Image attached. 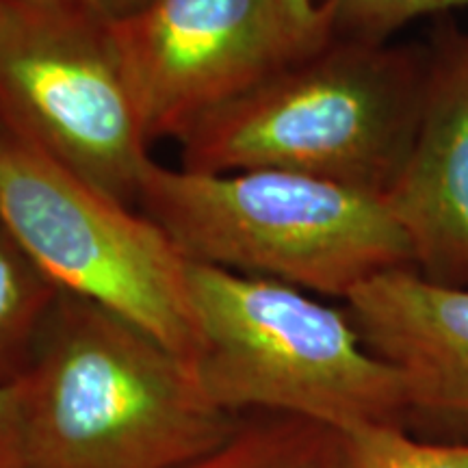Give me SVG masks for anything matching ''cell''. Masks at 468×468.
Wrapping results in <instances>:
<instances>
[{
	"instance_id": "6da1fadb",
	"label": "cell",
	"mask_w": 468,
	"mask_h": 468,
	"mask_svg": "<svg viewBox=\"0 0 468 468\" xmlns=\"http://www.w3.org/2000/svg\"><path fill=\"white\" fill-rule=\"evenodd\" d=\"M25 468H180L239 417L139 325L58 292L20 378Z\"/></svg>"
},
{
	"instance_id": "7a4b0ae2",
	"label": "cell",
	"mask_w": 468,
	"mask_h": 468,
	"mask_svg": "<svg viewBox=\"0 0 468 468\" xmlns=\"http://www.w3.org/2000/svg\"><path fill=\"white\" fill-rule=\"evenodd\" d=\"M430 57L330 37L180 134L183 169H280L384 196L406 167Z\"/></svg>"
},
{
	"instance_id": "3957f363",
	"label": "cell",
	"mask_w": 468,
	"mask_h": 468,
	"mask_svg": "<svg viewBox=\"0 0 468 468\" xmlns=\"http://www.w3.org/2000/svg\"><path fill=\"white\" fill-rule=\"evenodd\" d=\"M191 368L230 417L292 414L343 434L419 423L406 379L362 341L347 308L278 280L189 262Z\"/></svg>"
},
{
	"instance_id": "277c9868",
	"label": "cell",
	"mask_w": 468,
	"mask_h": 468,
	"mask_svg": "<svg viewBox=\"0 0 468 468\" xmlns=\"http://www.w3.org/2000/svg\"><path fill=\"white\" fill-rule=\"evenodd\" d=\"M137 202L186 262L347 297L373 276L414 267L384 196L280 169H145Z\"/></svg>"
},
{
	"instance_id": "5b68a950",
	"label": "cell",
	"mask_w": 468,
	"mask_h": 468,
	"mask_svg": "<svg viewBox=\"0 0 468 468\" xmlns=\"http://www.w3.org/2000/svg\"><path fill=\"white\" fill-rule=\"evenodd\" d=\"M0 124L122 204L148 156L113 22L83 0H0Z\"/></svg>"
},
{
	"instance_id": "8992f818",
	"label": "cell",
	"mask_w": 468,
	"mask_h": 468,
	"mask_svg": "<svg viewBox=\"0 0 468 468\" xmlns=\"http://www.w3.org/2000/svg\"><path fill=\"white\" fill-rule=\"evenodd\" d=\"M0 219L58 291L120 314L191 362L189 262L154 221L11 137L0 150Z\"/></svg>"
},
{
	"instance_id": "52a82bcc",
	"label": "cell",
	"mask_w": 468,
	"mask_h": 468,
	"mask_svg": "<svg viewBox=\"0 0 468 468\" xmlns=\"http://www.w3.org/2000/svg\"><path fill=\"white\" fill-rule=\"evenodd\" d=\"M113 31L148 142L178 139L327 42L297 25L282 0H154Z\"/></svg>"
},
{
	"instance_id": "ba28073f",
	"label": "cell",
	"mask_w": 468,
	"mask_h": 468,
	"mask_svg": "<svg viewBox=\"0 0 468 468\" xmlns=\"http://www.w3.org/2000/svg\"><path fill=\"white\" fill-rule=\"evenodd\" d=\"M386 202L420 276L468 286V35L431 52L417 137Z\"/></svg>"
},
{
	"instance_id": "9c48e42d",
	"label": "cell",
	"mask_w": 468,
	"mask_h": 468,
	"mask_svg": "<svg viewBox=\"0 0 468 468\" xmlns=\"http://www.w3.org/2000/svg\"><path fill=\"white\" fill-rule=\"evenodd\" d=\"M345 308L367 347L406 379L419 423L468 420V286L393 269L360 284Z\"/></svg>"
},
{
	"instance_id": "30bf717a",
	"label": "cell",
	"mask_w": 468,
	"mask_h": 468,
	"mask_svg": "<svg viewBox=\"0 0 468 468\" xmlns=\"http://www.w3.org/2000/svg\"><path fill=\"white\" fill-rule=\"evenodd\" d=\"M180 468H349L341 430L292 414H243L213 449Z\"/></svg>"
},
{
	"instance_id": "8fae6325",
	"label": "cell",
	"mask_w": 468,
	"mask_h": 468,
	"mask_svg": "<svg viewBox=\"0 0 468 468\" xmlns=\"http://www.w3.org/2000/svg\"><path fill=\"white\" fill-rule=\"evenodd\" d=\"M58 292L0 219V388L27 373Z\"/></svg>"
},
{
	"instance_id": "7c38bea8",
	"label": "cell",
	"mask_w": 468,
	"mask_h": 468,
	"mask_svg": "<svg viewBox=\"0 0 468 468\" xmlns=\"http://www.w3.org/2000/svg\"><path fill=\"white\" fill-rule=\"evenodd\" d=\"M345 438L349 468H468V442H427L406 427H360Z\"/></svg>"
},
{
	"instance_id": "4fadbf2b",
	"label": "cell",
	"mask_w": 468,
	"mask_h": 468,
	"mask_svg": "<svg viewBox=\"0 0 468 468\" xmlns=\"http://www.w3.org/2000/svg\"><path fill=\"white\" fill-rule=\"evenodd\" d=\"M468 7V0H319L330 37L386 44L423 16Z\"/></svg>"
},
{
	"instance_id": "5bb4252c",
	"label": "cell",
	"mask_w": 468,
	"mask_h": 468,
	"mask_svg": "<svg viewBox=\"0 0 468 468\" xmlns=\"http://www.w3.org/2000/svg\"><path fill=\"white\" fill-rule=\"evenodd\" d=\"M0 468H25L20 379L0 388Z\"/></svg>"
},
{
	"instance_id": "9a60e30c",
	"label": "cell",
	"mask_w": 468,
	"mask_h": 468,
	"mask_svg": "<svg viewBox=\"0 0 468 468\" xmlns=\"http://www.w3.org/2000/svg\"><path fill=\"white\" fill-rule=\"evenodd\" d=\"M282 3L289 9V14L295 17L297 25L306 28L308 33L330 39V28H327L325 17L319 9V0H282Z\"/></svg>"
},
{
	"instance_id": "2e32d148",
	"label": "cell",
	"mask_w": 468,
	"mask_h": 468,
	"mask_svg": "<svg viewBox=\"0 0 468 468\" xmlns=\"http://www.w3.org/2000/svg\"><path fill=\"white\" fill-rule=\"evenodd\" d=\"M85 5L102 16L109 22H124L128 17L142 14L145 7H150L154 0H83Z\"/></svg>"
},
{
	"instance_id": "e0dca14e",
	"label": "cell",
	"mask_w": 468,
	"mask_h": 468,
	"mask_svg": "<svg viewBox=\"0 0 468 468\" xmlns=\"http://www.w3.org/2000/svg\"><path fill=\"white\" fill-rule=\"evenodd\" d=\"M9 137H11V134H9L7 131H5L3 124H0V150H3V145L9 142Z\"/></svg>"
}]
</instances>
